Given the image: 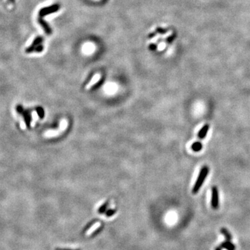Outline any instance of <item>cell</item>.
<instances>
[{
  "label": "cell",
  "mask_w": 250,
  "mask_h": 250,
  "mask_svg": "<svg viewBox=\"0 0 250 250\" xmlns=\"http://www.w3.org/2000/svg\"><path fill=\"white\" fill-rule=\"evenodd\" d=\"M208 172H209V168H208V167L207 165L203 166L201 170L199 172L198 177H197V179L193 188V191L192 192H193V194H197L198 193L200 188H201V187L202 186L203 183H204L206 178L207 177Z\"/></svg>",
  "instance_id": "1"
},
{
  "label": "cell",
  "mask_w": 250,
  "mask_h": 250,
  "mask_svg": "<svg viewBox=\"0 0 250 250\" xmlns=\"http://www.w3.org/2000/svg\"><path fill=\"white\" fill-rule=\"evenodd\" d=\"M211 206L213 209H218L219 208V192L216 186H213L211 190Z\"/></svg>",
  "instance_id": "2"
},
{
  "label": "cell",
  "mask_w": 250,
  "mask_h": 250,
  "mask_svg": "<svg viewBox=\"0 0 250 250\" xmlns=\"http://www.w3.org/2000/svg\"><path fill=\"white\" fill-rule=\"evenodd\" d=\"M209 127H210L209 124H205L201 129H200V131L198 133V137L200 139H204L206 136L208 130H209Z\"/></svg>",
  "instance_id": "3"
},
{
  "label": "cell",
  "mask_w": 250,
  "mask_h": 250,
  "mask_svg": "<svg viewBox=\"0 0 250 250\" xmlns=\"http://www.w3.org/2000/svg\"><path fill=\"white\" fill-rule=\"evenodd\" d=\"M220 246L222 249H225L227 250H235V244L232 243L231 241H224L220 244Z\"/></svg>",
  "instance_id": "4"
},
{
  "label": "cell",
  "mask_w": 250,
  "mask_h": 250,
  "mask_svg": "<svg viewBox=\"0 0 250 250\" xmlns=\"http://www.w3.org/2000/svg\"><path fill=\"white\" fill-rule=\"evenodd\" d=\"M220 232L222 235H223L225 238H226V240L231 241L232 240V235L231 234V233L229 232V231L227 229H226L225 227H222L220 229Z\"/></svg>",
  "instance_id": "5"
},
{
  "label": "cell",
  "mask_w": 250,
  "mask_h": 250,
  "mask_svg": "<svg viewBox=\"0 0 250 250\" xmlns=\"http://www.w3.org/2000/svg\"><path fill=\"white\" fill-rule=\"evenodd\" d=\"M101 226V223H99V222H97V223L94 224L93 226H92L90 229L88 230L87 233H86V235H90L92 233H93L94 231L97 230L98 228Z\"/></svg>",
  "instance_id": "6"
},
{
  "label": "cell",
  "mask_w": 250,
  "mask_h": 250,
  "mask_svg": "<svg viewBox=\"0 0 250 250\" xmlns=\"http://www.w3.org/2000/svg\"><path fill=\"white\" fill-rule=\"evenodd\" d=\"M191 148L194 152H199L202 149V144L199 142H196L192 144Z\"/></svg>",
  "instance_id": "7"
},
{
  "label": "cell",
  "mask_w": 250,
  "mask_h": 250,
  "mask_svg": "<svg viewBox=\"0 0 250 250\" xmlns=\"http://www.w3.org/2000/svg\"><path fill=\"white\" fill-rule=\"evenodd\" d=\"M108 202H106V203H104V204H103L101 207H100L99 208V210H98V212H99V213H104L105 211H106V209L107 208V206H108Z\"/></svg>",
  "instance_id": "8"
},
{
  "label": "cell",
  "mask_w": 250,
  "mask_h": 250,
  "mask_svg": "<svg viewBox=\"0 0 250 250\" xmlns=\"http://www.w3.org/2000/svg\"><path fill=\"white\" fill-rule=\"evenodd\" d=\"M115 213V210L110 209V210H108V211H106V215L107 217H110V216L113 215Z\"/></svg>",
  "instance_id": "9"
},
{
  "label": "cell",
  "mask_w": 250,
  "mask_h": 250,
  "mask_svg": "<svg viewBox=\"0 0 250 250\" xmlns=\"http://www.w3.org/2000/svg\"><path fill=\"white\" fill-rule=\"evenodd\" d=\"M215 250H222V248L221 247V246L219 245V246L216 247L215 248Z\"/></svg>",
  "instance_id": "10"
},
{
  "label": "cell",
  "mask_w": 250,
  "mask_h": 250,
  "mask_svg": "<svg viewBox=\"0 0 250 250\" xmlns=\"http://www.w3.org/2000/svg\"><path fill=\"white\" fill-rule=\"evenodd\" d=\"M8 2L10 3V4H11V3H13V2H14V0H8Z\"/></svg>",
  "instance_id": "11"
},
{
  "label": "cell",
  "mask_w": 250,
  "mask_h": 250,
  "mask_svg": "<svg viewBox=\"0 0 250 250\" xmlns=\"http://www.w3.org/2000/svg\"><path fill=\"white\" fill-rule=\"evenodd\" d=\"M56 250H71V249H56Z\"/></svg>",
  "instance_id": "12"
}]
</instances>
